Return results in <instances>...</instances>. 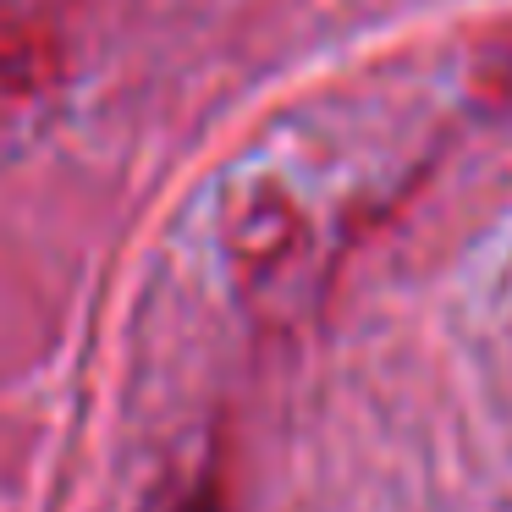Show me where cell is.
Here are the masks:
<instances>
[{
	"label": "cell",
	"mask_w": 512,
	"mask_h": 512,
	"mask_svg": "<svg viewBox=\"0 0 512 512\" xmlns=\"http://www.w3.org/2000/svg\"><path fill=\"white\" fill-rule=\"evenodd\" d=\"M507 72H512V50H507Z\"/></svg>",
	"instance_id": "6da1fadb"
}]
</instances>
